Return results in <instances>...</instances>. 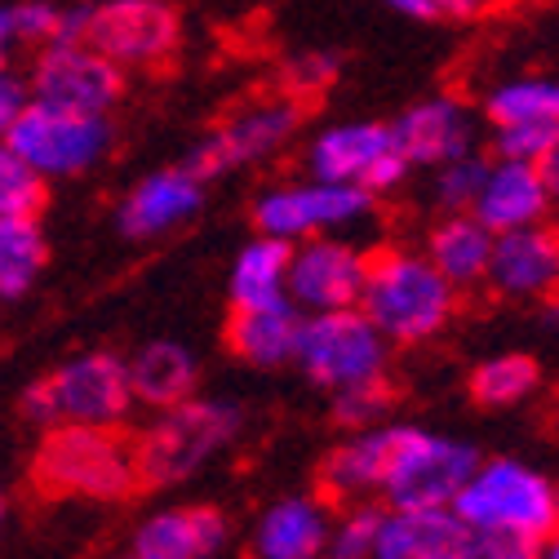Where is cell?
<instances>
[{
  "mask_svg": "<svg viewBox=\"0 0 559 559\" xmlns=\"http://www.w3.org/2000/svg\"><path fill=\"white\" fill-rule=\"evenodd\" d=\"M373 329L395 346H423L440 337L457 316V289L431 266L427 253L386 249L365 266V289L356 302Z\"/></svg>",
  "mask_w": 559,
  "mask_h": 559,
  "instance_id": "1",
  "label": "cell"
},
{
  "mask_svg": "<svg viewBox=\"0 0 559 559\" xmlns=\"http://www.w3.org/2000/svg\"><path fill=\"white\" fill-rule=\"evenodd\" d=\"M27 484L40 498H85V502H120L138 493L133 475V440L116 427L58 423L45 431Z\"/></svg>",
  "mask_w": 559,
  "mask_h": 559,
  "instance_id": "2",
  "label": "cell"
},
{
  "mask_svg": "<svg viewBox=\"0 0 559 559\" xmlns=\"http://www.w3.org/2000/svg\"><path fill=\"white\" fill-rule=\"evenodd\" d=\"M165 417L143 436L133 440V475H138V493L147 488H169L191 479L200 466L214 462L245 427V413L231 400H178L160 408Z\"/></svg>",
  "mask_w": 559,
  "mask_h": 559,
  "instance_id": "3",
  "label": "cell"
},
{
  "mask_svg": "<svg viewBox=\"0 0 559 559\" xmlns=\"http://www.w3.org/2000/svg\"><path fill=\"white\" fill-rule=\"evenodd\" d=\"M129 404H133L129 365L111 352H94L81 360H67L62 369L32 382L23 395V417L40 427H58V423L120 427Z\"/></svg>",
  "mask_w": 559,
  "mask_h": 559,
  "instance_id": "4",
  "label": "cell"
},
{
  "mask_svg": "<svg viewBox=\"0 0 559 559\" xmlns=\"http://www.w3.org/2000/svg\"><path fill=\"white\" fill-rule=\"evenodd\" d=\"M453 515L466 528H515V533L550 537L555 533V484L515 457L479 462L471 479L457 488Z\"/></svg>",
  "mask_w": 559,
  "mask_h": 559,
  "instance_id": "5",
  "label": "cell"
},
{
  "mask_svg": "<svg viewBox=\"0 0 559 559\" xmlns=\"http://www.w3.org/2000/svg\"><path fill=\"white\" fill-rule=\"evenodd\" d=\"M391 342L373 329V320L360 307H342V311H302L298 329V352L294 365L302 378L320 391H342L352 382L386 373Z\"/></svg>",
  "mask_w": 559,
  "mask_h": 559,
  "instance_id": "6",
  "label": "cell"
},
{
  "mask_svg": "<svg viewBox=\"0 0 559 559\" xmlns=\"http://www.w3.org/2000/svg\"><path fill=\"white\" fill-rule=\"evenodd\" d=\"M479 466V453L462 440L423 431V427H395L391 462L378 493L391 511H427V507H453L457 488Z\"/></svg>",
  "mask_w": 559,
  "mask_h": 559,
  "instance_id": "7",
  "label": "cell"
},
{
  "mask_svg": "<svg viewBox=\"0 0 559 559\" xmlns=\"http://www.w3.org/2000/svg\"><path fill=\"white\" fill-rule=\"evenodd\" d=\"M5 143L40 178H76L107 156L111 124L107 116H81V111L45 107V103H23L5 129Z\"/></svg>",
  "mask_w": 559,
  "mask_h": 559,
  "instance_id": "8",
  "label": "cell"
},
{
  "mask_svg": "<svg viewBox=\"0 0 559 559\" xmlns=\"http://www.w3.org/2000/svg\"><path fill=\"white\" fill-rule=\"evenodd\" d=\"M307 120V103L294 94H275V98H253L245 107H236L218 129H209L204 143L182 160L200 182L223 178L240 165L266 160L271 152H280L289 138L302 129Z\"/></svg>",
  "mask_w": 559,
  "mask_h": 559,
  "instance_id": "9",
  "label": "cell"
},
{
  "mask_svg": "<svg viewBox=\"0 0 559 559\" xmlns=\"http://www.w3.org/2000/svg\"><path fill=\"white\" fill-rule=\"evenodd\" d=\"M378 195L352 182H289V187H271L253 200V227L258 236H275V240H307V236H324L337 227H352L360 218L373 214Z\"/></svg>",
  "mask_w": 559,
  "mask_h": 559,
  "instance_id": "10",
  "label": "cell"
},
{
  "mask_svg": "<svg viewBox=\"0 0 559 559\" xmlns=\"http://www.w3.org/2000/svg\"><path fill=\"white\" fill-rule=\"evenodd\" d=\"M85 45L120 67H165L182 45V14L169 0H103L90 5Z\"/></svg>",
  "mask_w": 559,
  "mask_h": 559,
  "instance_id": "11",
  "label": "cell"
},
{
  "mask_svg": "<svg viewBox=\"0 0 559 559\" xmlns=\"http://www.w3.org/2000/svg\"><path fill=\"white\" fill-rule=\"evenodd\" d=\"M120 98H124V67L85 40L45 45L32 67V103L81 116H107Z\"/></svg>",
  "mask_w": 559,
  "mask_h": 559,
  "instance_id": "12",
  "label": "cell"
},
{
  "mask_svg": "<svg viewBox=\"0 0 559 559\" xmlns=\"http://www.w3.org/2000/svg\"><path fill=\"white\" fill-rule=\"evenodd\" d=\"M307 165H311V178L352 182L373 195H382L408 178V165L395 152L391 129L382 120H346V124L320 129L307 152Z\"/></svg>",
  "mask_w": 559,
  "mask_h": 559,
  "instance_id": "13",
  "label": "cell"
},
{
  "mask_svg": "<svg viewBox=\"0 0 559 559\" xmlns=\"http://www.w3.org/2000/svg\"><path fill=\"white\" fill-rule=\"evenodd\" d=\"M484 280L507 302H550V298H559V231L546 227V223L498 231Z\"/></svg>",
  "mask_w": 559,
  "mask_h": 559,
  "instance_id": "14",
  "label": "cell"
},
{
  "mask_svg": "<svg viewBox=\"0 0 559 559\" xmlns=\"http://www.w3.org/2000/svg\"><path fill=\"white\" fill-rule=\"evenodd\" d=\"M369 258L346 240H307L289 258V302L298 311H342L356 307L365 289Z\"/></svg>",
  "mask_w": 559,
  "mask_h": 559,
  "instance_id": "15",
  "label": "cell"
},
{
  "mask_svg": "<svg viewBox=\"0 0 559 559\" xmlns=\"http://www.w3.org/2000/svg\"><path fill=\"white\" fill-rule=\"evenodd\" d=\"M386 129H391V143L408 169H436L444 160L475 152V116L449 94L400 111Z\"/></svg>",
  "mask_w": 559,
  "mask_h": 559,
  "instance_id": "16",
  "label": "cell"
},
{
  "mask_svg": "<svg viewBox=\"0 0 559 559\" xmlns=\"http://www.w3.org/2000/svg\"><path fill=\"white\" fill-rule=\"evenodd\" d=\"M200 209H204V182L187 165H174V169H160V174L143 178L124 195L116 227L129 240H152L160 231L182 227L187 218L200 214Z\"/></svg>",
  "mask_w": 559,
  "mask_h": 559,
  "instance_id": "17",
  "label": "cell"
},
{
  "mask_svg": "<svg viewBox=\"0 0 559 559\" xmlns=\"http://www.w3.org/2000/svg\"><path fill=\"white\" fill-rule=\"evenodd\" d=\"M471 214L488 227V231H515L528 223H546L550 214V195L542 182V169L528 160H488L484 182L475 191Z\"/></svg>",
  "mask_w": 559,
  "mask_h": 559,
  "instance_id": "18",
  "label": "cell"
},
{
  "mask_svg": "<svg viewBox=\"0 0 559 559\" xmlns=\"http://www.w3.org/2000/svg\"><path fill=\"white\" fill-rule=\"evenodd\" d=\"M373 559H471V528L453 507L386 511Z\"/></svg>",
  "mask_w": 559,
  "mask_h": 559,
  "instance_id": "19",
  "label": "cell"
},
{
  "mask_svg": "<svg viewBox=\"0 0 559 559\" xmlns=\"http://www.w3.org/2000/svg\"><path fill=\"white\" fill-rule=\"evenodd\" d=\"M231 537L218 507H174L152 515L133 537V559H214Z\"/></svg>",
  "mask_w": 559,
  "mask_h": 559,
  "instance_id": "20",
  "label": "cell"
},
{
  "mask_svg": "<svg viewBox=\"0 0 559 559\" xmlns=\"http://www.w3.org/2000/svg\"><path fill=\"white\" fill-rule=\"evenodd\" d=\"M298 329H302V311L294 302H280V307H231L227 324H223V342L227 352L253 369H280V365H294L298 352Z\"/></svg>",
  "mask_w": 559,
  "mask_h": 559,
  "instance_id": "21",
  "label": "cell"
},
{
  "mask_svg": "<svg viewBox=\"0 0 559 559\" xmlns=\"http://www.w3.org/2000/svg\"><path fill=\"white\" fill-rule=\"evenodd\" d=\"M333 511L324 498L275 502L253 533V559H324Z\"/></svg>",
  "mask_w": 559,
  "mask_h": 559,
  "instance_id": "22",
  "label": "cell"
},
{
  "mask_svg": "<svg viewBox=\"0 0 559 559\" xmlns=\"http://www.w3.org/2000/svg\"><path fill=\"white\" fill-rule=\"evenodd\" d=\"M391 444H395V427H360L356 436H346L337 449H329V457L320 462V488L324 498H369L382 488L386 462H391Z\"/></svg>",
  "mask_w": 559,
  "mask_h": 559,
  "instance_id": "23",
  "label": "cell"
},
{
  "mask_svg": "<svg viewBox=\"0 0 559 559\" xmlns=\"http://www.w3.org/2000/svg\"><path fill=\"white\" fill-rule=\"evenodd\" d=\"M488 253H493V231H488L475 214H444V218L431 227L427 258H431V266L449 280L457 294L484 285Z\"/></svg>",
  "mask_w": 559,
  "mask_h": 559,
  "instance_id": "24",
  "label": "cell"
},
{
  "mask_svg": "<svg viewBox=\"0 0 559 559\" xmlns=\"http://www.w3.org/2000/svg\"><path fill=\"white\" fill-rule=\"evenodd\" d=\"M289 258H294L289 240H275V236L249 240L231 266V307L253 311V307L289 302Z\"/></svg>",
  "mask_w": 559,
  "mask_h": 559,
  "instance_id": "25",
  "label": "cell"
},
{
  "mask_svg": "<svg viewBox=\"0 0 559 559\" xmlns=\"http://www.w3.org/2000/svg\"><path fill=\"white\" fill-rule=\"evenodd\" d=\"M195 378H200V369H195L191 352L178 342H147L129 365L133 400H143L152 408H169V404L195 395Z\"/></svg>",
  "mask_w": 559,
  "mask_h": 559,
  "instance_id": "26",
  "label": "cell"
},
{
  "mask_svg": "<svg viewBox=\"0 0 559 559\" xmlns=\"http://www.w3.org/2000/svg\"><path fill=\"white\" fill-rule=\"evenodd\" d=\"M49 262L40 218H0V298H23Z\"/></svg>",
  "mask_w": 559,
  "mask_h": 559,
  "instance_id": "27",
  "label": "cell"
},
{
  "mask_svg": "<svg viewBox=\"0 0 559 559\" xmlns=\"http://www.w3.org/2000/svg\"><path fill=\"white\" fill-rule=\"evenodd\" d=\"M542 382V369L533 356L524 352H507V356H493V360H484L471 369L466 378V391L479 408H511L520 400H528Z\"/></svg>",
  "mask_w": 559,
  "mask_h": 559,
  "instance_id": "28",
  "label": "cell"
},
{
  "mask_svg": "<svg viewBox=\"0 0 559 559\" xmlns=\"http://www.w3.org/2000/svg\"><path fill=\"white\" fill-rule=\"evenodd\" d=\"M484 116L493 124H528V120L559 124V81L555 76L507 81L484 98Z\"/></svg>",
  "mask_w": 559,
  "mask_h": 559,
  "instance_id": "29",
  "label": "cell"
},
{
  "mask_svg": "<svg viewBox=\"0 0 559 559\" xmlns=\"http://www.w3.org/2000/svg\"><path fill=\"white\" fill-rule=\"evenodd\" d=\"M329 413H333V423L346 427V431H360V427H378L382 417H391V408L400 404V391L386 373L378 378H365V382H352V386H342V391H329Z\"/></svg>",
  "mask_w": 559,
  "mask_h": 559,
  "instance_id": "30",
  "label": "cell"
},
{
  "mask_svg": "<svg viewBox=\"0 0 559 559\" xmlns=\"http://www.w3.org/2000/svg\"><path fill=\"white\" fill-rule=\"evenodd\" d=\"M49 204L45 178L0 138V218H40Z\"/></svg>",
  "mask_w": 559,
  "mask_h": 559,
  "instance_id": "31",
  "label": "cell"
},
{
  "mask_svg": "<svg viewBox=\"0 0 559 559\" xmlns=\"http://www.w3.org/2000/svg\"><path fill=\"white\" fill-rule=\"evenodd\" d=\"M382 507L373 502H356L352 511H342L329 528V546L324 559H373L378 546V528H382Z\"/></svg>",
  "mask_w": 559,
  "mask_h": 559,
  "instance_id": "32",
  "label": "cell"
},
{
  "mask_svg": "<svg viewBox=\"0 0 559 559\" xmlns=\"http://www.w3.org/2000/svg\"><path fill=\"white\" fill-rule=\"evenodd\" d=\"M484 169H488V156H479V152H466L457 160L436 165V204L444 214H471Z\"/></svg>",
  "mask_w": 559,
  "mask_h": 559,
  "instance_id": "33",
  "label": "cell"
},
{
  "mask_svg": "<svg viewBox=\"0 0 559 559\" xmlns=\"http://www.w3.org/2000/svg\"><path fill=\"white\" fill-rule=\"evenodd\" d=\"M559 143V124L528 120V124H493V152L502 160H528L542 165L546 152Z\"/></svg>",
  "mask_w": 559,
  "mask_h": 559,
  "instance_id": "34",
  "label": "cell"
},
{
  "mask_svg": "<svg viewBox=\"0 0 559 559\" xmlns=\"http://www.w3.org/2000/svg\"><path fill=\"white\" fill-rule=\"evenodd\" d=\"M337 72H342V58H337V53H329V49H307V53L289 58V67H285V94H294V98L307 103V98L333 90Z\"/></svg>",
  "mask_w": 559,
  "mask_h": 559,
  "instance_id": "35",
  "label": "cell"
},
{
  "mask_svg": "<svg viewBox=\"0 0 559 559\" xmlns=\"http://www.w3.org/2000/svg\"><path fill=\"white\" fill-rule=\"evenodd\" d=\"M58 5L49 0H27V5H10L5 10V23H10V40L14 45H53L58 36Z\"/></svg>",
  "mask_w": 559,
  "mask_h": 559,
  "instance_id": "36",
  "label": "cell"
},
{
  "mask_svg": "<svg viewBox=\"0 0 559 559\" xmlns=\"http://www.w3.org/2000/svg\"><path fill=\"white\" fill-rule=\"evenodd\" d=\"M542 542L515 528H471V559H542Z\"/></svg>",
  "mask_w": 559,
  "mask_h": 559,
  "instance_id": "37",
  "label": "cell"
},
{
  "mask_svg": "<svg viewBox=\"0 0 559 559\" xmlns=\"http://www.w3.org/2000/svg\"><path fill=\"white\" fill-rule=\"evenodd\" d=\"M436 5V19H453V23H471V19H484L498 0H431Z\"/></svg>",
  "mask_w": 559,
  "mask_h": 559,
  "instance_id": "38",
  "label": "cell"
},
{
  "mask_svg": "<svg viewBox=\"0 0 559 559\" xmlns=\"http://www.w3.org/2000/svg\"><path fill=\"white\" fill-rule=\"evenodd\" d=\"M23 103H27V98H23V85H19L14 76L0 72V138H5V129H10V120L19 116Z\"/></svg>",
  "mask_w": 559,
  "mask_h": 559,
  "instance_id": "39",
  "label": "cell"
},
{
  "mask_svg": "<svg viewBox=\"0 0 559 559\" xmlns=\"http://www.w3.org/2000/svg\"><path fill=\"white\" fill-rule=\"evenodd\" d=\"M386 10L404 14V19H417V23H436V5L431 0H382Z\"/></svg>",
  "mask_w": 559,
  "mask_h": 559,
  "instance_id": "40",
  "label": "cell"
},
{
  "mask_svg": "<svg viewBox=\"0 0 559 559\" xmlns=\"http://www.w3.org/2000/svg\"><path fill=\"white\" fill-rule=\"evenodd\" d=\"M537 169H542V182H546V195H550V204H559V143L546 152V160H542Z\"/></svg>",
  "mask_w": 559,
  "mask_h": 559,
  "instance_id": "41",
  "label": "cell"
},
{
  "mask_svg": "<svg viewBox=\"0 0 559 559\" xmlns=\"http://www.w3.org/2000/svg\"><path fill=\"white\" fill-rule=\"evenodd\" d=\"M10 23H5V10H0V72H5V53H10Z\"/></svg>",
  "mask_w": 559,
  "mask_h": 559,
  "instance_id": "42",
  "label": "cell"
},
{
  "mask_svg": "<svg viewBox=\"0 0 559 559\" xmlns=\"http://www.w3.org/2000/svg\"><path fill=\"white\" fill-rule=\"evenodd\" d=\"M542 559H559V528H555V533L542 542Z\"/></svg>",
  "mask_w": 559,
  "mask_h": 559,
  "instance_id": "43",
  "label": "cell"
},
{
  "mask_svg": "<svg viewBox=\"0 0 559 559\" xmlns=\"http://www.w3.org/2000/svg\"><path fill=\"white\" fill-rule=\"evenodd\" d=\"M555 528H559V484H555Z\"/></svg>",
  "mask_w": 559,
  "mask_h": 559,
  "instance_id": "44",
  "label": "cell"
},
{
  "mask_svg": "<svg viewBox=\"0 0 559 559\" xmlns=\"http://www.w3.org/2000/svg\"><path fill=\"white\" fill-rule=\"evenodd\" d=\"M0 515H5V498H0Z\"/></svg>",
  "mask_w": 559,
  "mask_h": 559,
  "instance_id": "45",
  "label": "cell"
}]
</instances>
